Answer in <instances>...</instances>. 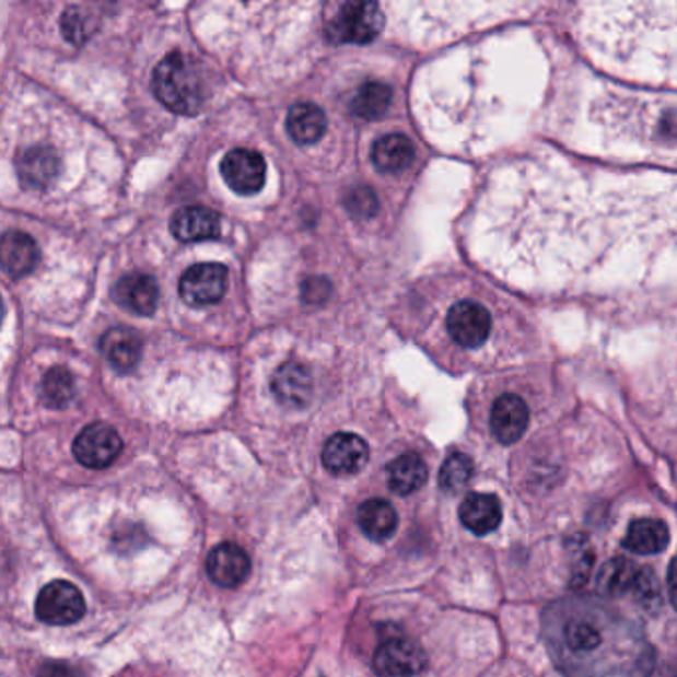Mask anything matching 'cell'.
<instances>
[{"mask_svg": "<svg viewBox=\"0 0 677 677\" xmlns=\"http://www.w3.org/2000/svg\"><path fill=\"white\" fill-rule=\"evenodd\" d=\"M153 94L175 114L194 116L203 104V80L199 66L185 52H170L153 70Z\"/></svg>", "mask_w": 677, "mask_h": 677, "instance_id": "cell-3", "label": "cell"}, {"mask_svg": "<svg viewBox=\"0 0 677 677\" xmlns=\"http://www.w3.org/2000/svg\"><path fill=\"white\" fill-rule=\"evenodd\" d=\"M102 354L108 360L109 366L118 370L121 374H128L140 364L141 338L140 334L126 326L109 328L108 332L100 340Z\"/></svg>", "mask_w": 677, "mask_h": 677, "instance_id": "cell-16", "label": "cell"}, {"mask_svg": "<svg viewBox=\"0 0 677 677\" xmlns=\"http://www.w3.org/2000/svg\"><path fill=\"white\" fill-rule=\"evenodd\" d=\"M38 677H84L78 667L62 662H48L38 669Z\"/></svg>", "mask_w": 677, "mask_h": 677, "instance_id": "cell-35", "label": "cell"}, {"mask_svg": "<svg viewBox=\"0 0 677 677\" xmlns=\"http://www.w3.org/2000/svg\"><path fill=\"white\" fill-rule=\"evenodd\" d=\"M640 569L642 567H635V562L623 557L608 560L596 574V586L608 596H623L628 592L632 594L635 581L640 576Z\"/></svg>", "mask_w": 677, "mask_h": 677, "instance_id": "cell-26", "label": "cell"}, {"mask_svg": "<svg viewBox=\"0 0 677 677\" xmlns=\"http://www.w3.org/2000/svg\"><path fill=\"white\" fill-rule=\"evenodd\" d=\"M229 284V272L219 262H201L189 270H185L179 280V294L185 304L203 308L217 304L225 296Z\"/></svg>", "mask_w": 677, "mask_h": 677, "instance_id": "cell-9", "label": "cell"}, {"mask_svg": "<svg viewBox=\"0 0 677 677\" xmlns=\"http://www.w3.org/2000/svg\"><path fill=\"white\" fill-rule=\"evenodd\" d=\"M428 667V654L418 642L394 635L377 645L374 669L382 677L420 676Z\"/></svg>", "mask_w": 677, "mask_h": 677, "instance_id": "cell-6", "label": "cell"}, {"mask_svg": "<svg viewBox=\"0 0 677 677\" xmlns=\"http://www.w3.org/2000/svg\"><path fill=\"white\" fill-rule=\"evenodd\" d=\"M330 294H332V284H330V280L324 279V277H311V279L302 282V301L311 304V306L324 304L330 299Z\"/></svg>", "mask_w": 677, "mask_h": 677, "instance_id": "cell-34", "label": "cell"}, {"mask_svg": "<svg viewBox=\"0 0 677 677\" xmlns=\"http://www.w3.org/2000/svg\"><path fill=\"white\" fill-rule=\"evenodd\" d=\"M669 545V528L660 518H635L630 523L622 540L623 549L634 555H657Z\"/></svg>", "mask_w": 677, "mask_h": 677, "instance_id": "cell-21", "label": "cell"}, {"mask_svg": "<svg viewBox=\"0 0 677 677\" xmlns=\"http://www.w3.org/2000/svg\"><path fill=\"white\" fill-rule=\"evenodd\" d=\"M221 175L235 194H257L267 182V163L258 151L237 148L223 157Z\"/></svg>", "mask_w": 677, "mask_h": 677, "instance_id": "cell-10", "label": "cell"}, {"mask_svg": "<svg viewBox=\"0 0 677 677\" xmlns=\"http://www.w3.org/2000/svg\"><path fill=\"white\" fill-rule=\"evenodd\" d=\"M121 437L108 423H90L74 440V457L87 469H106L121 453Z\"/></svg>", "mask_w": 677, "mask_h": 677, "instance_id": "cell-8", "label": "cell"}, {"mask_svg": "<svg viewBox=\"0 0 677 677\" xmlns=\"http://www.w3.org/2000/svg\"><path fill=\"white\" fill-rule=\"evenodd\" d=\"M594 116L616 145L677 162V97L612 90L598 100Z\"/></svg>", "mask_w": 677, "mask_h": 677, "instance_id": "cell-2", "label": "cell"}, {"mask_svg": "<svg viewBox=\"0 0 677 677\" xmlns=\"http://www.w3.org/2000/svg\"><path fill=\"white\" fill-rule=\"evenodd\" d=\"M474 477V462L465 453H452L440 469V487L445 493H459Z\"/></svg>", "mask_w": 677, "mask_h": 677, "instance_id": "cell-30", "label": "cell"}, {"mask_svg": "<svg viewBox=\"0 0 677 677\" xmlns=\"http://www.w3.org/2000/svg\"><path fill=\"white\" fill-rule=\"evenodd\" d=\"M513 189L493 197V255L513 279H579L606 253V229L666 247L677 238V182L635 185L598 194L581 172H547L525 163L503 173Z\"/></svg>", "mask_w": 677, "mask_h": 677, "instance_id": "cell-1", "label": "cell"}, {"mask_svg": "<svg viewBox=\"0 0 677 677\" xmlns=\"http://www.w3.org/2000/svg\"><path fill=\"white\" fill-rule=\"evenodd\" d=\"M40 396L48 408H68L75 398V380L72 372L65 366L48 370L40 384Z\"/></svg>", "mask_w": 677, "mask_h": 677, "instance_id": "cell-29", "label": "cell"}, {"mask_svg": "<svg viewBox=\"0 0 677 677\" xmlns=\"http://www.w3.org/2000/svg\"><path fill=\"white\" fill-rule=\"evenodd\" d=\"M345 207L348 215L354 217L358 221H366L380 211V201L372 187L360 185L346 194Z\"/></svg>", "mask_w": 677, "mask_h": 677, "instance_id": "cell-31", "label": "cell"}, {"mask_svg": "<svg viewBox=\"0 0 677 677\" xmlns=\"http://www.w3.org/2000/svg\"><path fill=\"white\" fill-rule=\"evenodd\" d=\"M667 591H669V600L672 606L677 610V557L672 560L669 570H667Z\"/></svg>", "mask_w": 677, "mask_h": 677, "instance_id": "cell-36", "label": "cell"}, {"mask_svg": "<svg viewBox=\"0 0 677 677\" xmlns=\"http://www.w3.org/2000/svg\"><path fill=\"white\" fill-rule=\"evenodd\" d=\"M40 258L38 245L31 235L22 233V231H9L2 237V269L4 272L19 279L31 275Z\"/></svg>", "mask_w": 677, "mask_h": 677, "instance_id": "cell-20", "label": "cell"}, {"mask_svg": "<svg viewBox=\"0 0 677 677\" xmlns=\"http://www.w3.org/2000/svg\"><path fill=\"white\" fill-rule=\"evenodd\" d=\"M445 330L457 348L477 352L494 338L497 316L485 302L463 299L453 302L452 308L447 311Z\"/></svg>", "mask_w": 677, "mask_h": 677, "instance_id": "cell-4", "label": "cell"}, {"mask_svg": "<svg viewBox=\"0 0 677 677\" xmlns=\"http://www.w3.org/2000/svg\"><path fill=\"white\" fill-rule=\"evenodd\" d=\"M384 28V12L376 2H345L328 21L326 34L338 44H367Z\"/></svg>", "mask_w": 677, "mask_h": 677, "instance_id": "cell-5", "label": "cell"}, {"mask_svg": "<svg viewBox=\"0 0 677 677\" xmlns=\"http://www.w3.org/2000/svg\"><path fill=\"white\" fill-rule=\"evenodd\" d=\"M272 394L287 408H304L312 398L311 370L296 362H289L275 372Z\"/></svg>", "mask_w": 677, "mask_h": 677, "instance_id": "cell-19", "label": "cell"}, {"mask_svg": "<svg viewBox=\"0 0 677 677\" xmlns=\"http://www.w3.org/2000/svg\"><path fill=\"white\" fill-rule=\"evenodd\" d=\"M84 612V596L72 582H50L36 598V616L50 626H70L82 620Z\"/></svg>", "mask_w": 677, "mask_h": 677, "instance_id": "cell-7", "label": "cell"}, {"mask_svg": "<svg viewBox=\"0 0 677 677\" xmlns=\"http://www.w3.org/2000/svg\"><path fill=\"white\" fill-rule=\"evenodd\" d=\"M635 603L640 604L647 612H656L662 606V591H660V582H657L656 572L652 569H640V576L634 584L632 591Z\"/></svg>", "mask_w": 677, "mask_h": 677, "instance_id": "cell-32", "label": "cell"}, {"mask_svg": "<svg viewBox=\"0 0 677 677\" xmlns=\"http://www.w3.org/2000/svg\"><path fill=\"white\" fill-rule=\"evenodd\" d=\"M564 642L574 656H586L603 644V630L592 618L574 616L564 626Z\"/></svg>", "mask_w": 677, "mask_h": 677, "instance_id": "cell-28", "label": "cell"}, {"mask_svg": "<svg viewBox=\"0 0 677 677\" xmlns=\"http://www.w3.org/2000/svg\"><path fill=\"white\" fill-rule=\"evenodd\" d=\"M90 16L92 14H86L82 7H68L66 9L62 19H60V26H62V34H65L68 43L82 44L92 34V19Z\"/></svg>", "mask_w": 677, "mask_h": 677, "instance_id": "cell-33", "label": "cell"}, {"mask_svg": "<svg viewBox=\"0 0 677 677\" xmlns=\"http://www.w3.org/2000/svg\"><path fill=\"white\" fill-rule=\"evenodd\" d=\"M114 299L126 311L140 316H151L160 304V287L150 275L131 272L118 280L114 289Z\"/></svg>", "mask_w": 677, "mask_h": 677, "instance_id": "cell-15", "label": "cell"}, {"mask_svg": "<svg viewBox=\"0 0 677 677\" xmlns=\"http://www.w3.org/2000/svg\"><path fill=\"white\" fill-rule=\"evenodd\" d=\"M392 96H394L392 87L384 82H366L355 92L350 108L358 118L367 119V121L380 119L389 108Z\"/></svg>", "mask_w": 677, "mask_h": 677, "instance_id": "cell-27", "label": "cell"}, {"mask_svg": "<svg viewBox=\"0 0 677 677\" xmlns=\"http://www.w3.org/2000/svg\"><path fill=\"white\" fill-rule=\"evenodd\" d=\"M416 157V148L404 133H387L374 143L372 162L377 172L399 173L408 170Z\"/></svg>", "mask_w": 677, "mask_h": 677, "instance_id": "cell-22", "label": "cell"}, {"mask_svg": "<svg viewBox=\"0 0 677 677\" xmlns=\"http://www.w3.org/2000/svg\"><path fill=\"white\" fill-rule=\"evenodd\" d=\"M358 525L367 538L384 542L398 528V513L384 499H370L358 509Z\"/></svg>", "mask_w": 677, "mask_h": 677, "instance_id": "cell-25", "label": "cell"}, {"mask_svg": "<svg viewBox=\"0 0 677 677\" xmlns=\"http://www.w3.org/2000/svg\"><path fill=\"white\" fill-rule=\"evenodd\" d=\"M324 467L334 475L358 474L367 463V445L355 433H336L323 450Z\"/></svg>", "mask_w": 677, "mask_h": 677, "instance_id": "cell-13", "label": "cell"}, {"mask_svg": "<svg viewBox=\"0 0 677 677\" xmlns=\"http://www.w3.org/2000/svg\"><path fill=\"white\" fill-rule=\"evenodd\" d=\"M428 465L418 453H404L387 465V485L396 494H411L428 483Z\"/></svg>", "mask_w": 677, "mask_h": 677, "instance_id": "cell-23", "label": "cell"}, {"mask_svg": "<svg viewBox=\"0 0 677 677\" xmlns=\"http://www.w3.org/2000/svg\"><path fill=\"white\" fill-rule=\"evenodd\" d=\"M205 569L217 586L235 588L247 579L250 559L245 549H241L235 542H223L209 552Z\"/></svg>", "mask_w": 677, "mask_h": 677, "instance_id": "cell-12", "label": "cell"}, {"mask_svg": "<svg viewBox=\"0 0 677 677\" xmlns=\"http://www.w3.org/2000/svg\"><path fill=\"white\" fill-rule=\"evenodd\" d=\"M22 187L44 191L55 184L60 173V160L48 145H33L22 153L16 162Z\"/></svg>", "mask_w": 677, "mask_h": 677, "instance_id": "cell-14", "label": "cell"}, {"mask_svg": "<svg viewBox=\"0 0 677 677\" xmlns=\"http://www.w3.org/2000/svg\"><path fill=\"white\" fill-rule=\"evenodd\" d=\"M530 423V409L527 401L518 394L506 392L494 399L493 408L489 413V428L494 440L501 445H513L521 440Z\"/></svg>", "mask_w": 677, "mask_h": 677, "instance_id": "cell-11", "label": "cell"}, {"mask_svg": "<svg viewBox=\"0 0 677 677\" xmlns=\"http://www.w3.org/2000/svg\"><path fill=\"white\" fill-rule=\"evenodd\" d=\"M459 518L467 530H471L477 537H485L494 533L501 525L503 506L494 494H467L459 506Z\"/></svg>", "mask_w": 677, "mask_h": 677, "instance_id": "cell-17", "label": "cell"}, {"mask_svg": "<svg viewBox=\"0 0 677 677\" xmlns=\"http://www.w3.org/2000/svg\"><path fill=\"white\" fill-rule=\"evenodd\" d=\"M172 233L184 243L211 241L221 235V217L207 207H184L172 219Z\"/></svg>", "mask_w": 677, "mask_h": 677, "instance_id": "cell-18", "label": "cell"}, {"mask_svg": "<svg viewBox=\"0 0 677 677\" xmlns=\"http://www.w3.org/2000/svg\"><path fill=\"white\" fill-rule=\"evenodd\" d=\"M326 114L323 108L311 102L294 104L289 116H287V129L291 133L292 140L301 145H312L320 140L326 131Z\"/></svg>", "mask_w": 677, "mask_h": 677, "instance_id": "cell-24", "label": "cell"}]
</instances>
